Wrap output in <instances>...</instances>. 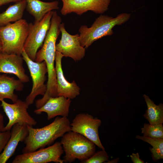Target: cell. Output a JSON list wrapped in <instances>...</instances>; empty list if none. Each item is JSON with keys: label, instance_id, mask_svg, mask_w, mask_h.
<instances>
[{"label": "cell", "instance_id": "277c9868", "mask_svg": "<svg viewBox=\"0 0 163 163\" xmlns=\"http://www.w3.org/2000/svg\"><path fill=\"white\" fill-rule=\"evenodd\" d=\"M65 152L64 162L72 163L76 159L82 161L95 152V145L82 135L72 131L65 133L60 142Z\"/></svg>", "mask_w": 163, "mask_h": 163}, {"label": "cell", "instance_id": "7a4b0ae2", "mask_svg": "<svg viewBox=\"0 0 163 163\" xmlns=\"http://www.w3.org/2000/svg\"><path fill=\"white\" fill-rule=\"evenodd\" d=\"M131 14L122 13L113 18L101 14L95 20L91 27L82 25L79 28V41L81 45L85 49L94 41L113 34V30L116 26L121 25L130 19Z\"/></svg>", "mask_w": 163, "mask_h": 163}, {"label": "cell", "instance_id": "9a60e30c", "mask_svg": "<svg viewBox=\"0 0 163 163\" xmlns=\"http://www.w3.org/2000/svg\"><path fill=\"white\" fill-rule=\"evenodd\" d=\"M10 137L0 155V163H5L15 152L20 142H24L28 134L26 125L16 123L11 128Z\"/></svg>", "mask_w": 163, "mask_h": 163}, {"label": "cell", "instance_id": "3957f363", "mask_svg": "<svg viewBox=\"0 0 163 163\" xmlns=\"http://www.w3.org/2000/svg\"><path fill=\"white\" fill-rule=\"evenodd\" d=\"M30 27V23L23 19L0 27L2 52L21 55Z\"/></svg>", "mask_w": 163, "mask_h": 163}, {"label": "cell", "instance_id": "5bb4252c", "mask_svg": "<svg viewBox=\"0 0 163 163\" xmlns=\"http://www.w3.org/2000/svg\"><path fill=\"white\" fill-rule=\"evenodd\" d=\"M71 102V99L62 96L51 97L43 106L34 112L37 114L46 113L48 120L58 116L67 117Z\"/></svg>", "mask_w": 163, "mask_h": 163}, {"label": "cell", "instance_id": "4fadbf2b", "mask_svg": "<svg viewBox=\"0 0 163 163\" xmlns=\"http://www.w3.org/2000/svg\"><path fill=\"white\" fill-rule=\"evenodd\" d=\"M64 56L56 51L55 70L57 85V96H63L73 99L80 94V89L75 81L71 83L66 80L64 76L62 66V59Z\"/></svg>", "mask_w": 163, "mask_h": 163}, {"label": "cell", "instance_id": "4316f807", "mask_svg": "<svg viewBox=\"0 0 163 163\" xmlns=\"http://www.w3.org/2000/svg\"><path fill=\"white\" fill-rule=\"evenodd\" d=\"M119 160V158H117L115 159H113L111 161H110L109 160H108V161H107V162H106L105 163H117Z\"/></svg>", "mask_w": 163, "mask_h": 163}, {"label": "cell", "instance_id": "8992f818", "mask_svg": "<svg viewBox=\"0 0 163 163\" xmlns=\"http://www.w3.org/2000/svg\"><path fill=\"white\" fill-rule=\"evenodd\" d=\"M24 61L26 63L32 81L31 91L26 97L25 101L29 105L34 102L38 95H43L46 90V85L44 84L46 79V74L47 72L45 62H37L31 60L24 49L21 54Z\"/></svg>", "mask_w": 163, "mask_h": 163}, {"label": "cell", "instance_id": "30bf717a", "mask_svg": "<svg viewBox=\"0 0 163 163\" xmlns=\"http://www.w3.org/2000/svg\"><path fill=\"white\" fill-rule=\"evenodd\" d=\"M61 14L66 15L72 13L81 15L88 11L102 14L108 9L111 0H61Z\"/></svg>", "mask_w": 163, "mask_h": 163}, {"label": "cell", "instance_id": "83f0119b", "mask_svg": "<svg viewBox=\"0 0 163 163\" xmlns=\"http://www.w3.org/2000/svg\"><path fill=\"white\" fill-rule=\"evenodd\" d=\"M2 44L1 41L0 39V53L2 52Z\"/></svg>", "mask_w": 163, "mask_h": 163}, {"label": "cell", "instance_id": "8fae6325", "mask_svg": "<svg viewBox=\"0 0 163 163\" xmlns=\"http://www.w3.org/2000/svg\"><path fill=\"white\" fill-rule=\"evenodd\" d=\"M59 29L61 37L59 43L56 44V51L75 61L81 60L85 55V49L80 44L79 34L72 35L69 33L65 29L64 23L60 24Z\"/></svg>", "mask_w": 163, "mask_h": 163}, {"label": "cell", "instance_id": "ba28073f", "mask_svg": "<svg viewBox=\"0 0 163 163\" xmlns=\"http://www.w3.org/2000/svg\"><path fill=\"white\" fill-rule=\"evenodd\" d=\"M101 120L91 114L80 113L77 115L70 123L71 131L86 137L101 150H105L99 138L98 129Z\"/></svg>", "mask_w": 163, "mask_h": 163}, {"label": "cell", "instance_id": "cb8c5ba5", "mask_svg": "<svg viewBox=\"0 0 163 163\" xmlns=\"http://www.w3.org/2000/svg\"><path fill=\"white\" fill-rule=\"evenodd\" d=\"M131 160L133 163H144V161L140 158V156L138 153H133L130 155Z\"/></svg>", "mask_w": 163, "mask_h": 163}, {"label": "cell", "instance_id": "ffe728a7", "mask_svg": "<svg viewBox=\"0 0 163 163\" xmlns=\"http://www.w3.org/2000/svg\"><path fill=\"white\" fill-rule=\"evenodd\" d=\"M136 138L147 142L151 145L152 148L149 147L152 153L153 161L157 162L163 158V139H155L137 135Z\"/></svg>", "mask_w": 163, "mask_h": 163}, {"label": "cell", "instance_id": "d6986e66", "mask_svg": "<svg viewBox=\"0 0 163 163\" xmlns=\"http://www.w3.org/2000/svg\"><path fill=\"white\" fill-rule=\"evenodd\" d=\"M143 97L146 103L147 109L143 115L150 124H158L163 123V104L156 105L154 102L145 94Z\"/></svg>", "mask_w": 163, "mask_h": 163}, {"label": "cell", "instance_id": "ac0fdd59", "mask_svg": "<svg viewBox=\"0 0 163 163\" xmlns=\"http://www.w3.org/2000/svg\"><path fill=\"white\" fill-rule=\"evenodd\" d=\"M26 6V0H22L10 5L5 11L0 14V27L22 19Z\"/></svg>", "mask_w": 163, "mask_h": 163}, {"label": "cell", "instance_id": "e0dca14e", "mask_svg": "<svg viewBox=\"0 0 163 163\" xmlns=\"http://www.w3.org/2000/svg\"><path fill=\"white\" fill-rule=\"evenodd\" d=\"M27 11L33 16L34 22L40 21L48 12L58 9L59 2H46L40 0H26Z\"/></svg>", "mask_w": 163, "mask_h": 163}, {"label": "cell", "instance_id": "7c38bea8", "mask_svg": "<svg viewBox=\"0 0 163 163\" xmlns=\"http://www.w3.org/2000/svg\"><path fill=\"white\" fill-rule=\"evenodd\" d=\"M21 55L0 53V73L14 75L23 83L29 82L23 66Z\"/></svg>", "mask_w": 163, "mask_h": 163}, {"label": "cell", "instance_id": "d4e9b609", "mask_svg": "<svg viewBox=\"0 0 163 163\" xmlns=\"http://www.w3.org/2000/svg\"><path fill=\"white\" fill-rule=\"evenodd\" d=\"M22 0H0V7L11 2L16 3Z\"/></svg>", "mask_w": 163, "mask_h": 163}, {"label": "cell", "instance_id": "7402d4cb", "mask_svg": "<svg viewBox=\"0 0 163 163\" xmlns=\"http://www.w3.org/2000/svg\"><path fill=\"white\" fill-rule=\"evenodd\" d=\"M109 156L105 150L94 153L87 160L82 161L83 163H102L109 160Z\"/></svg>", "mask_w": 163, "mask_h": 163}, {"label": "cell", "instance_id": "2e32d148", "mask_svg": "<svg viewBox=\"0 0 163 163\" xmlns=\"http://www.w3.org/2000/svg\"><path fill=\"white\" fill-rule=\"evenodd\" d=\"M23 83L19 79H16L6 74H0V101L5 99L11 100L13 103L18 99V96L14 93L22 91Z\"/></svg>", "mask_w": 163, "mask_h": 163}, {"label": "cell", "instance_id": "5b68a950", "mask_svg": "<svg viewBox=\"0 0 163 163\" xmlns=\"http://www.w3.org/2000/svg\"><path fill=\"white\" fill-rule=\"evenodd\" d=\"M53 11L46 13L38 22L30 23L29 34L24 46V50L29 57L35 61L38 49L43 45L50 28Z\"/></svg>", "mask_w": 163, "mask_h": 163}, {"label": "cell", "instance_id": "6da1fadb", "mask_svg": "<svg viewBox=\"0 0 163 163\" xmlns=\"http://www.w3.org/2000/svg\"><path fill=\"white\" fill-rule=\"evenodd\" d=\"M27 126L28 134L24 142L25 146L22 149V153L44 148L71 131L70 123L67 117H57L52 123L40 128Z\"/></svg>", "mask_w": 163, "mask_h": 163}, {"label": "cell", "instance_id": "9c48e42d", "mask_svg": "<svg viewBox=\"0 0 163 163\" xmlns=\"http://www.w3.org/2000/svg\"><path fill=\"white\" fill-rule=\"evenodd\" d=\"M1 106L8 119V122L2 132L10 130L16 123L33 126L37 124L36 120L29 115L27 109L29 106L25 101L20 99L10 104L3 100Z\"/></svg>", "mask_w": 163, "mask_h": 163}, {"label": "cell", "instance_id": "603a6c76", "mask_svg": "<svg viewBox=\"0 0 163 163\" xmlns=\"http://www.w3.org/2000/svg\"><path fill=\"white\" fill-rule=\"evenodd\" d=\"M11 135V130L0 132V155L7 143Z\"/></svg>", "mask_w": 163, "mask_h": 163}, {"label": "cell", "instance_id": "484cf974", "mask_svg": "<svg viewBox=\"0 0 163 163\" xmlns=\"http://www.w3.org/2000/svg\"><path fill=\"white\" fill-rule=\"evenodd\" d=\"M4 127V117L0 113V132H2Z\"/></svg>", "mask_w": 163, "mask_h": 163}, {"label": "cell", "instance_id": "44dd1931", "mask_svg": "<svg viewBox=\"0 0 163 163\" xmlns=\"http://www.w3.org/2000/svg\"><path fill=\"white\" fill-rule=\"evenodd\" d=\"M141 129L144 136L155 139H163L162 124H152L145 123Z\"/></svg>", "mask_w": 163, "mask_h": 163}, {"label": "cell", "instance_id": "52a82bcc", "mask_svg": "<svg viewBox=\"0 0 163 163\" xmlns=\"http://www.w3.org/2000/svg\"><path fill=\"white\" fill-rule=\"evenodd\" d=\"M63 152L61 142H57L46 148L17 155L11 163H46L53 162L63 163L64 161L61 157Z\"/></svg>", "mask_w": 163, "mask_h": 163}]
</instances>
